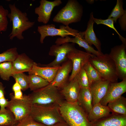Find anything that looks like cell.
<instances>
[{
	"mask_svg": "<svg viewBox=\"0 0 126 126\" xmlns=\"http://www.w3.org/2000/svg\"><path fill=\"white\" fill-rule=\"evenodd\" d=\"M5 88L2 83L0 81V98L5 97Z\"/></svg>",
	"mask_w": 126,
	"mask_h": 126,
	"instance_id": "60d3db41",
	"label": "cell"
},
{
	"mask_svg": "<svg viewBox=\"0 0 126 126\" xmlns=\"http://www.w3.org/2000/svg\"><path fill=\"white\" fill-rule=\"evenodd\" d=\"M28 77L29 88L33 91L43 88L50 83L41 77L34 74H29Z\"/></svg>",
	"mask_w": 126,
	"mask_h": 126,
	"instance_id": "d4e9b609",
	"label": "cell"
},
{
	"mask_svg": "<svg viewBox=\"0 0 126 126\" xmlns=\"http://www.w3.org/2000/svg\"><path fill=\"white\" fill-rule=\"evenodd\" d=\"M93 55L76 48L67 54V57L71 61L73 65L72 73L69 77V81L74 79Z\"/></svg>",
	"mask_w": 126,
	"mask_h": 126,
	"instance_id": "8fae6325",
	"label": "cell"
},
{
	"mask_svg": "<svg viewBox=\"0 0 126 126\" xmlns=\"http://www.w3.org/2000/svg\"><path fill=\"white\" fill-rule=\"evenodd\" d=\"M70 42L77 44L80 46L84 48L87 52L96 56L103 54L102 52L95 50L85 41L84 37L83 32H79L74 38H71L67 36L64 38H58L55 42V43L56 44L60 45L65 43Z\"/></svg>",
	"mask_w": 126,
	"mask_h": 126,
	"instance_id": "5bb4252c",
	"label": "cell"
},
{
	"mask_svg": "<svg viewBox=\"0 0 126 126\" xmlns=\"http://www.w3.org/2000/svg\"><path fill=\"white\" fill-rule=\"evenodd\" d=\"M13 126H46L38 122L29 115L16 124Z\"/></svg>",
	"mask_w": 126,
	"mask_h": 126,
	"instance_id": "836d02e7",
	"label": "cell"
},
{
	"mask_svg": "<svg viewBox=\"0 0 126 126\" xmlns=\"http://www.w3.org/2000/svg\"><path fill=\"white\" fill-rule=\"evenodd\" d=\"M8 23L7 18H0V32L7 30Z\"/></svg>",
	"mask_w": 126,
	"mask_h": 126,
	"instance_id": "e575fe53",
	"label": "cell"
},
{
	"mask_svg": "<svg viewBox=\"0 0 126 126\" xmlns=\"http://www.w3.org/2000/svg\"><path fill=\"white\" fill-rule=\"evenodd\" d=\"M60 66L40 67L38 66L35 63L28 74L29 75L34 74L39 76L50 83L54 79Z\"/></svg>",
	"mask_w": 126,
	"mask_h": 126,
	"instance_id": "ffe728a7",
	"label": "cell"
},
{
	"mask_svg": "<svg viewBox=\"0 0 126 126\" xmlns=\"http://www.w3.org/2000/svg\"><path fill=\"white\" fill-rule=\"evenodd\" d=\"M126 46L122 44L115 46L109 54L115 64L119 78H126Z\"/></svg>",
	"mask_w": 126,
	"mask_h": 126,
	"instance_id": "30bf717a",
	"label": "cell"
},
{
	"mask_svg": "<svg viewBox=\"0 0 126 126\" xmlns=\"http://www.w3.org/2000/svg\"><path fill=\"white\" fill-rule=\"evenodd\" d=\"M9 7L10 12L8 14L7 18L12 23V28L8 37L10 40L15 37L19 40L23 39V32L32 27L35 22L30 21L27 14L17 8L15 4H10Z\"/></svg>",
	"mask_w": 126,
	"mask_h": 126,
	"instance_id": "7a4b0ae2",
	"label": "cell"
},
{
	"mask_svg": "<svg viewBox=\"0 0 126 126\" xmlns=\"http://www.w3.org/2000/svg\"><path fill=\"white\" fill-rule=\"evenodd\" d=\"M13 74L12 61L0 63V77L2 80L8 81Z\"/></svg>",
	"mask_w": 126,
	"mask_h": 126,
	"instance_id": "83f0119b",
	"label": "cell"
},
{
	"mask_svg": "<svg viewBox=\"0 0 126 126\" xmlns=\"http://www.w3.org/2000/svg\"><path fill=\"white\" fill-rule=\"evenodd\" d=\"M123 2L122 0H117L116 5L108 18L112 20L114 23H116L117 19L126 12V10L123 9Z\"/></svg>",
	"mask_w": 126,
	"mask_h": 126,
	"instance_id": "f1b7e54d",
	"label": "cell"
},
{
	"mask_svg": "<svg viewBox=\"0 0 126 126\" xmlns=\"http://www.w3.org/2000/svg\"><path fill=\"white\" fill-rule=\"evenodd\" d=\"M17 48L9 49L0 53V63L7 61H12L18 55Z\"/></svg>",
	"mask_w": 126,
	"mask_h": 126,
	"instance_id": "f546056e",
	"label": "cell"
},
{
	"mask_svg": "<svg viewBox=\"0 0 126 126\" xmlns=\"http://www.w3.org/2000/svg\"><path fill=\"white\" fill-rule=\"evenodd\" d=\"M126 92V78L119 82L110 83L107 93L100 102L103 105L107 106L109 102L121 96Z\"/></svg>",
	"mask_w": 126,
	"mask_h": 126,
	"instance_id": "4fadbf2b",
	"label": "cell"
},
{
	"mask_svg": "<svg viewBox=\"0 0 126 126\" xmlns=\"http://www.w3.org/2000/svg\"><path fill=\"white\" fill-rule=\"evenodd\" d=\"M51 126H70L65 122H61L56 123Z\"/></svg>",
	"mask_w": 126,
	"mask_h": 126,
	"instance_id": "b9f144b4",
	"label": "cell"
},
{
	"mask_svg": "<svg viewBox=\"0 0 126 126\" xmlns=\"http://www.w3.org/2000/svg\"><path fill=\"white\" fill-rule=\"evenodd\" d=\"M14 93L13 96L14 98L18 100L22 99H23L24 95H23L21 90Z\"/></svg>",
	"mask_w": 126,
	"mask_h": 126,
	"instance_id": "f35d334b",
	"label": "cell"
},
{
	"mask_svg": "<svg viewBox=\"0 0 126 126\" xmlns=\"http://www.w3.org/2000/svg\"><path fill=\"white\" fill-rule=\"evenodd\" d=\"M74 43H66L60 45L56 44L52 45L50 47L49 54L50 56H54L55 58L49 63L44 65V66L56 67L60 66V65L68 60L67 54L76 49Z\"/></svg>",
	"mask_w": 126,
	"mask_h": 126,
	"instance_id": "9c48e42d",
	"label": "cell"
},
{
	"mask_svg": "<svg viewBox=\"0 0 126 126\" xmlns=\"http://www.w3.org/2000/svg\"><path fill=\"white\" fill-rule=\"evenodd\" d=\"M71 61L68 59L60 66L54 80L50 83L59 90L69 82V74L72 71Z\"/></svg>",
	"mask_w": 126,
	"mask_h": 126,
	"instance_id": "9a60e30c",
	"label": "cell"
},
{
	"mask_svg": "<svg viewBox=\"0 0 126 126\" xmlns=\"http://www.w3.org/2000/svg\"><path fill=\"white\" fill-rule=\"evenodd\" d=\"M110 83L108 81L102 80L95 82L89 85L93 106L100 103L105 95Z\"/></svg>",
	"mask_w": 126,
	"mask_h": 126,
	"instance_id": "e0dca14e",
	"label": "cell"
},
{
	"mask_svg": "<svg viewBox=\"0 0 126 126\" xmlns=\"http://www.w3.org/2000/svg\"><path fill=\"white\" fill-rule=\"evenodd\" d=\"M9 13L8 10L4 8L2 6L0 5V18H7Z\"/></svg>",
	"mask_w": 126,
	"mask_h": 126,
	"instance_id": "74e56055",
	"label": "cell"
},
{
	"mask_svg": "<svg viewBox=\"0 0 126 126\" xmlns=\"http://www.w3.org/2000/svg\"><path fill=\"white\" fill-rule=\"evenodd\" d=\"M111 111L108 106H105L100 103L93 106L88 114V119L90 122H93L109 116Z\"/></svg>",
	"mask_w": 126,
	"mask_h": 126,
	"instance_id": "7402d4cb",
	"label": "cell"
},
{
	"mask_svg": "<svg viewBox=\"0 0 126 126\" xmlns=\"http://www.w3.org/2000/svg\"><path fill=\"white\" fill-rule=\"evenodd\" d=\"M90 123V126H126V115L112 113L107 117Z\"/></svg>",
	"mask_w": 126,
	"mask_h": 126,
	"instance_id": "ac0fdd59",
	"label": "cell"
},
{
	"mask_svg": "<svg viewBox=\"0 0 126 126\" xmlns=\"http://www.w3.org/2000/svg\"><path fill=\"white\" fill-rule=\"evenodd\" d=\"M83 13V7L77 1L69 0L53 18V21L69 26L70 24L80 21Z\"/></svg>",
	"mask_w": 126,
	"mask_h": 126,
	"instance_id": "8992f818",
	"label": "cell"
},
{
	"mask_svg": "<svg viewBox=\"0 0 126 126\" xmlns=\"http://www.w3.org/2000/svg\"><path fill=\"white\" fill-rule=\"evenodd\" d=\"M89 61L98 72L102 80L110 83L118 82L119 78L116 67L109 54L96 56L94 55Z\"/></svg>",
	"mask_w": 126,
	"mask_h": 126,
	"instance_id": "277c9868",
	"label": "cell"
},
{
	"mask_svg": "<svg viewBox=\"0 0 126 126\" xmlns=\"http://www.w3.org/2000/svg\"><path fill=\"white\" fill-rule=\"evenodd\" d=\"M55 27V25L52 24H45L38 27L37 31L40 35V41L41 43H43L45 38L48 36H59L62 38L69 35L75 37L79 32L69 26L61 25L59 28Z\"/></svg>",
	"mask_w": 126,
	"mask_h": 126,
	"instance_id": "ba28073f",
	"label": "cell"
},
{
	"mask_svg": "<svg viewBox=\"0 0 126 126\" xmlns=\"http://www.w3.org/2000/svg\"><path fill=\"white\" fill-rule=\"evenodd\" d=\"M35 63L25 53L18 54L15 59L12 61L13 74L30 72Z\"/></svg>",
	"mask_w": 126,
	"mask_h": 126,
	"instance_id": "d6986e66",
	"label": "cell"
},
{
	"mask_svg": "<svg viewBox=\"0 0 126 126\" xmlns=\"http://www.w3.org/2000/svg\"><path fill=\"white\" fill-rule=\"evenodd\" d=\"M12 76L20 85L22 90L24 91L29 88L28 76L21 73L14 74Z\"/></svg>",
	"mask_w": 126,
	"mask_h": 126,
	"instance_id": "4dcf8cb0",
	"label": "cell"
},
{
	"mask_svg": "<svg viewBox=\"0 0 126 126\" xmlns=\"http://www.w3.org/2000/svg\"><path fill=\"white\" fill-rule=\"evenodd\" d=\"M125 13L119 19V22L120 24L121 29L125 31L126 30V15Z\"/></svg>",
	"mask_w": 126,
	"mask_h": 126,
	"instance_id": "d590c367",
	"label": "cell"
},
{
	"mask_svg": "<svg viewBox=\"0 0 126 126\" xmlns=\"http://www.w3.org/2000/svg\"><path fill=\"white\" fill-rule=\"evenodd\" d=\"M80 89L76 76L60 91L65 101L69 103H73L77 101Z\"/></svg>",
	"mask_w": 126,
	"mask_h": 126,
	"instance_id": "2e32d148",
	"label": "cell"
},
{
	"mask_svg": "<svg viewBox=\"0 0 126 126\" xmlns=\"http://www.w3.org/2000/svg\"><path fill=\"white\" fill-rule=\"evenodd\" d=\"M108 106L112 113L126 115V98L121 96L109 102Z\"/></svg>",
	"mask_w": 126,
	"mask_h": 126,
	"instance_id": "cb8c5ba5",
	"label": "cell"
},
{
	"mask_svg": "<svg viewBox=\"0 0 126 126\" xmlns=\"http://www.w3.org/2000/svg\"><path fill=\"white\" fill-rule=\"evenodd\" d=\"M12 89L14 92L21 91V88L19 83L17 81H16L12 86Z\"/></svg>",
	"mask_w": 126,
	"mask_h": 126,
	"instance_id": "ab89813d",
	"label": "cell"
},
{
	"mask_svg": "<svg viewBox=\"0 0 126 126\" xmlns=\"http://www.w3.org/2000/svg\"><path fill=\"white\" fill-rule=\"evenodd\" d=\"M94 22L97 24H103L113 29L119 35V38L122 42V44L126 46V39L120 35L115 28L114 25V21L108 18L106 19H102L95 18L94 17Z\"/></svg>",
	"mask_w": 126,
	"mask_h": 126,
	"instance_id": "1f68e13d",
	"label": "cell"
},
{
	"mask_svg": "<svg viewBox=\"0 0 126 126\" xmlns=\"http://www.w3.org/2000/svg\"><path fill=\"white\" fill-rule=\"evenodd\" d=\"M16 123L14 116L9 110H0V126H13Z\"/></svg>",
	"mask_w": 126,
	"mask_h": 126,
	"instance_id": "4316f807",
	"label": "cell"
},
{
	"mask_svg": "<svg viewBox=\"0 0 126 126\" xmlns=\"http://www.w3.org/2000/svg\"><path fill=\"white\" fill-rule=\"evenodd\" d=\"M77 81L80 88H89V84L86 72L83 67L77 75Z\"/></svg>",
	"mask_w": 126,
	"mask_h": 126,
	"instance_id": "d6a6232c",
	"label": "cell"
},
{
	"mask_svg": "<svg viewBox=\"0 0 126 126\" xmlns=\"http://www.w3.org/2000/svg\"><path fill=\"white\" fill-rule=\"evenodd\" d=\"M32 105L59 107L65 101L60 90L51 83L27 95Z\"/></svg>",
	"mask_w": 126,
	"mask_h": 126,
	"instance_id": "6da1fadb",
	"label": "cell"
},
{
	"mask_svg": "<svg viewBox=\"0 0 126 126\" xmlns=\"http://www.w3.org/2000/svg\"><path fill=\"white\" fill-rule=\"evenodd\" d=\"M92 101V97L89 88H80L77 102L87 115L93 107Z\"/></svg>",
	"mask_w": 126,
	"mask_h": 126,
	"instance_id": "603a6c76",
	"label": "cell"
},
{
	"mask_svg": "<svg viewBox=\"0 0 126 126\" xmlns=\"http://www.w3.org/2000/svg\"><path fill=\"white\" fill-rule=\"evenodd\" d=\"M30 115L36 121L46 126H51L65 122L62 117L59 107L32 105Z\"/></svg>",
	"mask_w": 126,
	"mask_h": 126,
	"instance_id": "5b68a950",
	"label": "cell"
},
{
	"mask_svg": "<svg viewBox=\"0 0 126 126\" xmlns=\"http://www.w3.org/2000/svg\"><path fill=\"white\" fill-rule=\"evenodd\" d=\"M83 67L86 72L89 85L95 82L102 80L99 73L89 61Z\"/></svg>",
	"mask_w": 126,
	"mask_h": 126,
	"instance_id": "484cf974",
	"label": "cell"
},
{
	"mask_svg": "<svg viewBox=\"0 0 126 126\" xmlns=\"http://www.w3.org/2000/svg\"><path fill=\"white\" fill-rule=\"evenodd\" d=\"M94 18L93 13L91 12L90 15L86 29L83 32L84 37L85 41L90 46H92V45H94L98 51L101 52V42L97 37L94 31L93 24L94 23Z\"/></svg>",
	"mask_w": 126,
	"mask_h": 126,
	"instance_id": "44dd1931",
	"label": "cell"
},
{
	"mask_svg": "<svg viewBox=\"0 0 126 126\" xmlns=\"http://www.w3.org/2000/svg\"><path fill=\"white\" fill-rule=\"evenodd\" d=\"M9 101L5 97L0 98V110L2 111L5 109L7 107L9 103Z\"/></svg>",
	"mask_w": 126,
	"mask_h": 126,
	"instance_id": "8d00e7d4",
	"label": "cell"
},
{
	"mask_svg": "<svg viewBox=\"0 0 126 126\" xmlns=\"http://www.w3.org/2000/svg\"><path fill=\"white\" fill-rule=\"evenodd\" d=\"M59 109L62 117L70 126H90L87 114L77 102L70 103L65 100Z\"/></svg>",
	"mask_w": 126,
	"mask_h": 126,
	"instance_id": "3957f363",
	"label": "cell"
},
{
	"mask_svg": "<svg viewBox=\"0 0 126 126\" xmlns=\"http://www.w3.org/2000/svg\"><path fill=\"white\" fill-rule=\"evenodd\" d=\"M62 3L61 0H55L51 1L46 0H40V5L35 9V13L38 16V21L45 24L47 23L54 8L60 5Z\"/></svg>",
	"mask_w": 126,
	"mask_h": 126,
	"instance_id": "7c38bea8",
	"label": "cell"
},
{
	"mask_svg": "<svg viewBox=\"0 0 126 126\" xmlns=\"http://www.w3.org/2000/svg\"><path fill=\"white\" fill-rule=\"evenodd\" d=\"M13 95V93L10 94V100L7 107L13 114L16 123L30 115L32 105L27 95H24L22 99L18 100L14 98Z\"/></svg>",
	"mask_w": 126,
	"mask_h": 126,
	"instance_id": "52a82bcc",
	"label": "cell"
}]
</instances>
